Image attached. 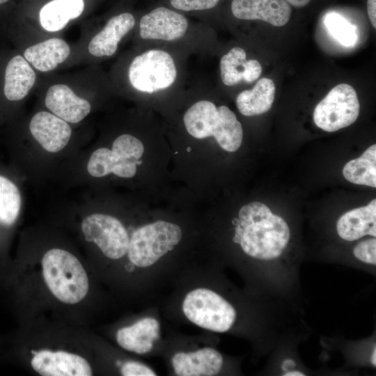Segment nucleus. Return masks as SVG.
Wrapping results in <instances>:
<instances>
[{"mask_svg":"<svg viewBox=\"0 0 376 376\" xmlns=\"http://www.w3.org/2000/svg\"><path fill=\"white\" fill-rule=\"evenodd\" d=\"M233 224L235 226L233 241L255 259L271 260L279 258L290 240V229L285 221L260 202L242 206Z\"/></svg>","mask_w":376,"mask_h":376,"instance_id":"obj_1","label":"nucleus"},{"mask_svg":"<svg viewBox=\"0 0 376 376\" xmlns=\"http://www.w3.org/2000/svg\"><path fill=\"white\" fill-rule=\"evenodd\" d=\"M183 123L187 132L196 139L213 136L228 152L241 146L243 130L235 114L228 107H217L208 100H200L185 113Z\"/></svg>","mask_w":376,"mask_h":376,"instance_id":"obj_2","label":"nucleus"},{"mask_svg":"<svg viewBox=\"0 0 376 376\" xmlns=\"http://www.w3.org/2000/svg\"><path fill=\"white\" fill-rule=\"evenodd\" d=\"M41 263L44 281L58 300L75 304L85 298L89 288L88 276L73 254L64 249H52L44 254Z\"/></svg>","mask_w":376,"mask_h":376,"instance_id":"obj_3","label":"nucleus"},{"mask_svg":"<svg viewBox=\"0 0 376 376\" xmlns=\"http://www.w3.org/2000/svg\"><path fill=\"white\" fill-rule=\"evenodd\" d=\"M182 238L180 227L175 224L157 221L136 229L130 238L127 256L131 263L148 267L172 251Z\"/></svg>","mask_w":376,"mask_h":376,"instance_id":"obj_4","label":"nucleus"},{"mask_svg":"<svg viewBox=\"0 0 376 376\" xmlns=\"http://www.w3.org/2000/svg\"><path fill=\"white\" fill-rule=\"evenodd\" d=\"M143 152L144 146L139 139L122 134L114 140L111 150L100 148L92 153L87 164L88 173L95 178L110 173L132 178L136 173V165Z\"/></svg>","mask_w":376,"mask_h":376,"instance_id":"obj_5","label":"nucleus"},{"mask_svg":"<svg viewBox=\"0 0 376 376\" xmlns=\"http://www.w3.org/2000/svg\"><path fill=\"white\" fill-rule=\"evenodd\" d=\"M182 311L194 324L219 333L229 330L236 319L233 306L219 294L206 288L189 292L183 301Z\"/></svg>","mask_w":376,"mask_h":376,"instance_id":"obj_6","label":"nucleus"},{"mask_svg":"<svg viewBox=\"0 0 376 376\" xmlns=\"http://www.w3.org/2000/svg\"><path fill=\"white\" fill-rule=\"evenodd\" d=\"M132 86L139 91L152 93L170 87L177 77L173 57L162 49H150L136 56L129 68Z\"/></svg>","mask_w":376,"mask_h":376,"instance_id":"obj_7","label":"nucleus"},{"mask_svg":"<svg viewBox=\"0 0 376 376\" xmlns=\"http://www.w3.org/2000/svg\"><path fill=\"white\" fill-rule=\"evenodd\" d=\"M359 110L360 104L354 88L347 84H340L316 105L313 120L319 128L333 132L354 123Z\"/></svg>","mask_w":376,"mask_h":376,"instance_id":"obj_8","label":"nucleus"},{"mask_svg":"<svg viewBox=\"0 0 376 376\" xmlns=\"http://www.w3.org/2000/svg\"><path fill=\"white\" fill-rule=\"evenodd\" d=\"M81 228L86 240L95 243L109 258L119 259L127 253L130 237L123 224L116 217L92 214L83 219Z\"/></svg>","mask_w":376,"mask_h":376,"instance_id":"obj_9","label":"nucleus"},{"mask_svg":"<svg viewBox=\"0 0 376 376\" xmlns=\"http://www.w3.org/2000/svg\"><path fill=\"white\" fill-rule=\"evenodd\" d=\"M188 26V20L182 14L159 6L142 16L139 34L146 40L172 41L183 37Z\"/></svg>","mask_w":376,"mask_h":376,"instance_id":"obj_10","label":"nucleus"},{"mask_svg":"<svg viewBox=\"0 0 376 376\" xmlns=\"http://www.w3.org/2000/svg\"><path fill=\"white\" fill-rule=\"evenodd\" d=\"M35 371L44 376H90L93 372L88 361L73 353L41 350L31 361Z\"/></svg>","mask_w":376,"mask_h":376,"instance_id":"obj_11","label":"nucleus"},{"mask_svg":"<svg viewBox=\"0 0 376 376\" xmlns=\"http://www.w3.org/2000/svg\"><path fill=\"white\" fill-rule=\"evenodd\" d=\"M29 129L33 138L47 152H58L68 143L72 129L54 113L40 111L31 120Z\"/></svg>","mask_w":376,"mask_h":376,"instance_id":"obj_12","label":"nucleus"},{"mask_svg":"<svg viewBox=\"0 0 376 376\" xmlns=\"http://www.w3.org/2000/svg\"><path fill=\"white\" fill-rule=\"evenodd\" d=\"M231 11L240 19H258L282 26L289 21L292 10L285 0H233Z\"/></svg>","mask_w":376,"mask_h":376,"instance_id":"obj_13","label":"nucleus"},{"mask_svg":"<svg viewBox=\"0 0 376 376\" xmlns=\"http://www.w3.org/2000/svg\"><path fill=\"white\" fill-rule=\"evenodd\" d=\"M45 105L54 114L71 123L81 121L91 109L88 100L77 96L64 84H55L47 90Z\"/></svg>","mask_w":376,"mask_h":376,"instance_id":"obj_14","label":"nucleus"},{"mask_svg":"<svg viewBox=\"0 0 376 376\" xmlns=\"http://www.w3.org/2000/svg\"><path fill=\"white\" fill-rule=\"evenodd\" d=\"M171 363L179 376H213L221 370L223 357L216 350L205 347L193 352H178Z\"/></svg>","mask_w":376,"mask_h":376,"instance_id":"obj_15","label":"nucleus"},{"mask_svg":"<svg viewBox=\"0 0 376 376\" xmlns=\"http://www.w3.org/2000/svg\"><path fill=\"white\" fill-rule=\"evenodd\" d=\"M135 25V18L130 13H123L110 18L104 27L88 45V52L94 56H110L117 50L121 39Z\"/></svg>","mask_w":376,"mask_h":376,"instance_id":"obj_16","label":"nucleus"},{"mask_svg":"<svg viewBox=\"0 0 376 376\" xmlns=\"http://www.w3.org/2000/svg\"><path fill=\"white\" fill-rule=\"evenodd\" d=\"M261 72L260 63L256 59L246 60L245 51L240 47L230 49L220 60L221 79L226 86H234L241 81L253 82Z\"/></svg>","mask_w":376,"mask_h":376,"instance_id":"obj_17","label":"nucleus"},{"mask_svg":"<svg viewBox=\"0 0 376 376\" xmlns=\"http://www.w3.org/2000/svg\"><path fill=\"white\" fill-rule=\"evenodd\" d=\"M336 229L340 237L346 241H354L366 235L375 237L376 200L345 212L338 220Z\"/></svg>","mask_w":376,"mask_h":376,"instance_id":"obj_18","label":"nucleus"},{"mask_svg":"<svg viewBox=\"0 0 376 376\" xmlns=\"http://www.w3.org/2000/svg\"><path fill=\"white\" fill-rule=\"evenodd\" d=\"M159 323L152 318H143L134 324L120 329L116 333L118 344L123 349L145 354L159 338Z\"/></svg>","mask_w":376,"mask_h":376,"instance_id":"obj_19","label":"nucleus"},{"mask_svg":"<svg viewBox=\"0 0 376 376\" xmlns=\"http://www.w3.org/2000/svg\"><path fill=\"white\" fill-rule=\"evenodd\" d=\"M36 73L27 61L20 55L13 57L8 63L4 77L3 92L10 101L24 98L33 86Z\"/></svg>","mask_w":376,"mask_h":376,"instance_id":"obj_20","label":"nucleus"},{"mask_svg":"<svg viewBox=\"0 0 376 376\" xmlns=\"http://www.w3.org/2000/svg\"><path fill=\"white\" fill-rule=\"evenodd\" d=\"M70 53V47L65 40L54 38L29 47L24 56L36 70L48 72L65 61Z\"/></svg>","mask_w":376,"mask_h":376,"instance_id":"obj_21","label":"nucleus"},{"mask_svg":"<svg viewBox=\"0 0 376 376\" xmlns=\"http://www.w3.org/2000/svg\"><path fill=\"white\" fill-rule=\"evenodd\" d=\"M275 84L268 78H262L251 90L241 92L236 98L239 111L245 116H253L268 111L274 102Z\"/></svg>","mask_w":376,"mask_h":376,"instance_id":"obj_22","label":"nucleus"},{"mask_svg":"<svg viewBox=\"0 0 376 376\" xmlns=\"http://www.w3.org/2000/svg\"><path fill=\"white\" fill-rule=\"evenodd\" d=\"M84 8L83 0H52L40 11L41 26L48 31H58L68 22L80 16Z\"/></svg>","mask_w":376,"mask_h":376,"instance_id":"obj_23","label":"nucleus"},{"mask_svg":"<svg viewBox=\"0 0 376 376\" xmlns=\"http://www.w3.org/2000/svg\"><path fill=\"white\" fill-rule=\"evenodd\" d=\"M343 173L350 182L376 187V145L370 146L359 158L348 162Z\"/></svg>","mask_w":376,"mask_h":376,"instance_id":"obj_24","label":"nucleus"},{"mask_svg":"<svg viewBox=\"0 0 376 376\" xmlns=\"http://www.w3.org/2000/svg\"><path fill=\"white\" fill-rule=\"evenodd\" d=\"M21 204V194L16 184L0 174V226L8 228L15 223Z\"/></svg>","mask_w":376,"mask_h":376,"instance_id":"obj_25","label":"nucleus"},{"mask_svg":"<svg viewBox=\"0 0 376 376\" xmlns=\"http://www.w3.org/2000/svg\"><path fill=\"white\" fill-rule=\"evenodd\" d=\"M329 33L344 46H353L357 40V29L336 13H328L324 20Z\"/></svg>","mask_w":376,"mask_h":376,"instance_id":"obj_26","label":"nucleus"},{"mask_svg":"<svg viewBox=\"0 0 376 376\" xmlns=\"http://www.w3.org/2000/svg\"><path fill=\"white\" fill-rule=\"evenodd\" d=\"M353 253L359 260L370 264L376 265V240L370 238L360 242L353 250Z\"/></svg>","mask_w":376,"mask_h":376,"instance_id":"obj_27","label":"nucleus"},{"mask_svg":"<svg viewBox=\"0 0 376 376\" xmlns=\"http://www.w3.org/2000/svg\"><path fill=\"white\" fill-rule=\"evenodd\" d=\"M219 0H169L170 5L175 10L189 12L201 11L214 8Z\"/></svg>","mask_w":376,"mask_h":376,"instance_id":"obj_28","label":"nucleus"},{"mask_svg":"<svg viewBox=\"0 0 376 376\" xmlns=\"http://www.w3.org/2000/svg\"><path fill=\"white\" fill-rule=\"evenodd\" d=\"M124 376H155V373L148 366L135 361L125 363L120 368Z\"/></svg>","mask_w":376,"mask_h":376,"instance_id":"obj_29","label":"nucleus"},{"mask_svg":"<svg viewBox=\"0 0 376 376\" xmlns=\"http://www.w3.org/2000/svg\"><path fill=\"white\" fill-rule=\"evenodd\" d=\"M367 12L369 19L375 29L376 27V0L367 1Z\"/></svg>","mask_w":376,"mask_h":376,"instance_id":"obj_30","label":"nucleus"},{"mask_svg":"<svg viewBox=\"0 0 376 376\" xmlns=\"http://www.w3.org/2000/svg\"><path fill=\"white\" fill-rule=\"evenodd\" d=\"M285 1L288 3L297 8L304 7L306 6L311 1V0H285Z\"/></svg>","mask_w":376,"mask_h":376,"instance_id":"obj_31","label":"nucleus"},{"mask_svg":"<svg viewBox=\"0 0 376 376\" xmlns=\"http://www.w3.org/2000/svg\"><path fill=\"white\" fill-rule=\"evenodd\" d=\"M283 375L285 376H305L306 375L300 371L293 370L286 373Z\"/></svg>","mask_w":376,"mask_h":376,"instance_id":"obj_32","label":"nucleus"},{"mask_svg":"<svg viewBox=\"0 0 376 376\" xmlns=\"http://www.w3.org/2000/svg\"><path fill=\"white\" fill-rule=\"evenodd\" d=\"M371 363H372L373 366H374L375 367L376 366V349H375V346L374 347L373 352H372Z\"/></svg>","mask_w":376,"mask_h":376,"instance_id":"obj_33","label":"nucleus"},{"mask_svg":"<svg viewBox=\"0 0 376 376\" xmlns=\"http://www.w3.org/2000/svg\"><path fill=\"white\" fill-rule=\"evenodd\" d=\"M8 0H0V4L7 2Z\"/></svg>","mask_w":376,"mask_h":376,"instance_id":"obj_34","label":"nucleus"}]
</instances>
